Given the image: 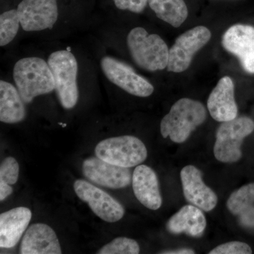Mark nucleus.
<instances>
[{
    "instance_id": "nucleus-18",
    "label": "nucleus",
    "mask_w": 254,
    "mask_h": 254,
    "mask_svg": "<svg viewBox=\"0 0 254 254\" xmlns=\"http://www.w3.org/2000/svg\"><path fill=\"white\" fill-rule=\"evenodd\" d=\"M27 115L26 104L11 80H0V121L14 125L24 121Z\"/></svg>"
},
{
    "instance_id": "nucleus-16",
    "label": "nucleus",
    "mask_w": 254,
    "mask_h": 254,
    "mask_svg": "<svg viewBox=\"0 0 254 254\" xmlns=\"http://www.w3.org/2000/svg\"><path fill=\"white\" fill-rule=\"evenodd\" d=\"M132 187L137 199L150 210H156L163 203L158 177L145 165H138L132 175Z\"/></svg>"
},
{
    "instance_id": "nucleus-5",
    "label": "nucleus",
    "mask_w": 254,
    "mask_h": 254,
    "mask_svg": "<svg viewBox=\"0 0 254 254\" xmlns=\"http://www.w3.org/2000/svg\"><path fill=\"white\" fill-rule=\"evenodd\" d=\"M125 45L131 61L141 69L153 73L167 68L170 49L158 34L136 26L127 32Z\"/></svg>"
},
{
    "instance_id": "nucleus-28",
    "label": "nucleus",
    "mask_w": 254,
    "mask_h": 254,
    "mask_svg": "<svg viewBox=\"0 0 254 254\" xmlns=\"http://www.w3.org/2000/svg\"><path fill=\"white\" fill-rule=\"evenodd\" d=\"M13 193V188L7 184L0 182V200L3 201Z\"/></svg>"
},
{
    "instance_id": "nucleus-1",
    "label": "nucleus",
    "mask_w": 254,
    "mask_h": 254,
    "mask_svg": "<svg viewBox=\"0 0 254 254\" xmlns=\"http://www.w3.org/2000/svg\"><path fill=\"white\" fill-rule=\"evenodd\" d=\"M43 54L46 57L55 78V93L64 109L77 106L82 91L99 82V70L94 56L83 48L52 41Z\"/></svg>"
},
{
    "instance_id": "nucleus-17",
    "label": "nucleus",
    "mask_w": 254,
    "mask_h": 254,
    "mask_svg": "<svg viewBox=\"0 0 254 254\" xmlns=\"http://www.w3.org/2000/svg\"><path fill=\"white\" fill-rule=\"evenodd\" d=\"M32 213L26 207H17L0 215V247L13 248L17 245L31 222Z\"/></svg>"
},
{
    "instance_id": "nucleus-29",
    "label": "nucleus",
    "mask_w": 254,
    "mask_h": 254,
    "mask_svg": "<svg viewBox=\"0 0 254 254\" xmlns=\"http://www.w3.org/2000/svg\"><path fill=\"white\" fill-rule=\"evenodd\" d=\"M163 254H195L194 251L190 250V249H180V250L166 251V252H161Z\"/></svg>"
},
{
    "instance_id": "nucleus-12",
    "label": "nucleus",
    "mask_w": 254,
    "mask_h": 254,
    "mask_svg": "<svg viewBox=\"0 0 254 254\" xmlns=\"http://www.w3.org/2000/svg\"><path fill=\"white\" fill-rule=\"evenodd\" d=\"M222 47L236 56L246 72L254 73V27L235 24L222 36Z\"/></svg>"
},
{
    "instance_id": "nucleus-14",
    "label": "nucleus",
    "mask_w": 254,
    "mask_h": 254,
    "mask_svg": "<svg viewBox=\"0 0 254 254\" xmlns=\"http://www.w3.org/2000/svg\"><path fill=\"white\" fill-rule=\"evenodd\" d=\"M207 107L210 116L220 123L237 118L238 109L235 99V85L230 76L220 78L209 95Z\"/></svg>"
},
{
    "instance_id": "nucleus-7",
    "label": "nucleus",
    "mask_w": 254,
    "mask_h": 254,
    "mask_svg": "<svg viewBox=\"0 0 254 254\" xmlns=\"http://www.w3.org/2000/svg\"><path fill=\"white\" fill-rule=\"evenodd\" d=\"M95 153L108 163L128 168L138 166L148 155L146 147L141 140L129 135L102 140L95 147Z\"/></svg>"
},
{
    "instance_id": "nucleus-4",
    "label": "nucleus",
    "mask_w": 254,
    "mask_h": 254,
    "mask_svg": "<svg viewBox=\"0 0 254 254\" xmlns=\"http://www.w3.org/2000/svg\"><path fill=\"white\" fill-rule=\"evenodd\" d=\"M103 81L110 88H115L138 98H148L155 87L139 74L131 64L109 51L97 40L95 54Z\"/></svg>"
},
{
    "instance_id": "nucleus-20",
    "label": "nucleus",
    "mask_w": 254,
    "mask_h": 254,
    "mask_svg": "<svg viewBox=\"0 0 254 254\" xmlns=\"http://www.w3.org/2000/svg\"><path fill=\"white\" fill-rule=\"evenodd\" d=\"M148 6L157 18L175 28L180 27L188 17L184 0H148Z\"/></svg>"
},
{
    "instance_id": "nucleus-2",
    "label": "nucleus",
    "mask_w": 254,
    "mask_h": 254,
    "mask_svg": "<svg viewBox=\"0 0 254 254\" xmlns=\"http://www.w3.org/2000/svg\"><path fill=\"white\" fill-rule=\"evenodd\" d=\"M15 9L21 23V35L48 41H57L91 23L84 15L64 12L59 0H21Z\"/></svg>"
},
{
    "instance_id": "nucleus-11",
    "label": "nucleus",
    "mask_w": 254,
    "mask_h": 254,
    "mask_svg": "<svg viewBox=\"0 0 254 254\" xmlns=\"http://www.w3.org/2000/svg\"><path fill=\"white\" fill-rule=\"evenodd\" d=\"M82 170L83 175L90 181L107 188H125L132 180L129 168L117 166L97 156L86 159Z\"/></svg>"
},
{
    "instance_id": "nucleus-25",
    "label": "nucleus",
    "mask_w": 254,
    "mask_h": 254,
    "mask_svg": "<svg viewBox=\"0 0 254 254\" xmlns=\"http://www.w3.org/2000/svg\"><path fill=\"white\" fill-rule=\"evenodd\" d=\"M113 7L118 11L140 14L144 11L148 0H110Z\"/></svg>"
},
{
    "instance_id": "nucleus-24",
    "label": "nucleus",
    "mask_w": 254,
    "mask_h": 254,
    "mask_svg": "<svg viewBox=\"0 0 254 254\" xmlns=\"http://www.w3.org/2000/svg\"><path fill=\"white\" fill-rule=\"evenodd\" d=\"M19 175V165L13 157H7L0 165V182L12 185L17 182Z\"/></svg>"
},
{
    "instance_id": "nucleus-26",
    "label": "nucleus",
    "mask_w": 254,
    "mask_h": 254,
    "mask_svg": "<svg viewBox=\"0 0 254 254\" xmlns=\"http://www.w3.org/2000/svg\"><path fill=\"white\" fill-rule=\"evenodd\" d=\"M251 247L247 244L240 242H230L215 247L209 254H250Z\"/></svg>"
},
{
    "instance_id": "nucleus-19",
    "label": "nucleus",
    "mask_w": 254,
    "mask_h": 254,
    "mask_svg": "<svg viewBox=\"0 0 254 254\" xmlns=\"http://www.w3.org/2000/svg\"><path fill=\"white\" fill-rule=\"evenodd\" d=\"M205 227L206 220L204 214L201 209L193 205L182 207L167 223V228L170 233H185L192 237L201 235Z\"/></svg>"
},
{
    "instance_id": "nucleus-9",
    "label": "nucleus",
    "mask_w": 254,
    "mask_h": 254,
    "mask_svg": "<svg viewBox=\"0 0 254 254\" xmlns=\"http://www.w3.org/2000/svg\"><path fill=\"white\" fill-rule=\"evenodd\" d=\"M210 38L211 32L203 26H196L180 35L169 50L167 70L174 73L186 71L195 53L203 48Z\"/></svg>"
},
{
    "instance_id": "nucleus-8",
    "label": "nucleus",
    "mask_w": 254,
    "mask_h": 254,
    "mask_svg": "<svg viewBox=\"0 0 254 254\" xmlns=\"http://www.w3.org/2000/svg\"><path fill=\"white\" fill-rule=\"evenodd\" d=\"M254 131V122L248 117L224 122L218 127L213 152L218 161L235 163L242 158V142Z\"/></svg>"
},
{
    "instance_id": "nucleus-6",
    "label": "nucleus",
    "mask_w": 254,
    "mask_h": 254,
    "mask_svg": "<svg viewBox=\"0 0 254 254\" xmlns=\"http://www.w3.org/2000/svg\"><path fill=\"white\" fill-rule=\"evenodd\" d=\"M205 119L204 105L197 100L182 98L161 120L160 132L164 138L169 136L175 143H184L197 127L204 123Z\"/></svg>"
},
{
    "instance_id": "nucleus-27",
    "label": "nucleus",
    "mask_w": 254,
    "mask_h": 254,
    "mask_svg": "<svg viewBox=\"0 0 254 254\" xmlns=\"http://www.w3.org/2000/svg\"><path fill=\"white\" fill-rule=\"evenodd\" d=\"M240 222L242 225L247 227H254V208L247 209L244 213L241 214Z\"/></svg>"
},
{
    "instance_id": "nucleus-3",
    "label": "nucleus",
    "mask_w": 254,
    "mask_h": 254,
    "mask_svg": "<svg viewBox=\"0 0 254 254\" xmlns=\"http://www.w3.org/2000/svg\"><path fill=\"white\" fill-rule=\"evenodd\" d=\"M11 81L26 105L41 97L56 95L53 71L43 53H31L15 60Z\"/></svg>"
},
{
    "instance_id": "nucleus-21",
    "label": "nucleus",
    "mask_w": 254,
    "mask_h": 254,
    "mask_svg": "<svg viewBox=\"0 0 254 254\" xmlns=\"http://www.w3.org/2000/svg\"><path fill=\"white\" fill-rule=\"evenodd\" d=\"M21 33V23L14 8L0 14V47L6 48L14 43Z\"/></svg>"
},
{
    "instance_id": "nucleus-15",
    "label": "nucleus",
    "mask_w": 254,
    "mask_h": 254,
    "mask_svg": "<svg viewBox=\"0 0 254 254\" xmlns=\"http://www.w3.org/2000/svg\"><path fill=\"white\" fill-rule=\"evenodd\" d=\"M21 254H61L59 240L53 229L46 224L31 225L23 235Z\"/></svg>"
},
{
    "instance_id": "nucleus-10",
    "label": "nucleus",
    "mask_w": 254,
    "mask_h": 254,
    "mask_svg": "<svg viewBox=\"0 0 254 254\" xmlns=\"http://www.w3.org/2000/svg\"><path fill=\"white\" fill-rule=\"evenodd\" d=\"M73 189L78 198L86 202L92 211L104 221L115 222L123 218V205L104 190L84 180H76Z\"/></svg>"
},
{
    "instance_id": "nucleus-13",
    "label": "nucleus",
    "mask_w": 254,
    "mask_h": 254,
    "mask_svg": "<svg viewBox=\"0 0 254 254\" xmlns=\"http://www.w3.org/2000/svg\"><path fill=\"white\" fill-rule=\"evenodd\" d=\"M184 195L190 203L205 212L213 210L218 197L203 182L201 172L193 165H187L180 173Z\"/></svg>"
},
{
    "instance_id": "nucleus-22",
    "label": "nucleus",
    "mask_w": 254,
    "mask_h": 254,
    "mask_svg": "<svg viewBox=\"0 0 254 254\" xmlns=\"http://www.w3.org/2000/svg\"><path fill=\"white\" fill-rule=\"evenodd\" d=\"M254 203V183L245 185L235 190L227 200V206L233 215H241Z\"/></svg>"
},
{
    "instance_id": "nucleus-23",
    "label": "nucleus",
    "mask_w": 254,
    "mask_h": 254,
    "mask_svg": "<svg viewBox=\"0 0 254 254\" xmlns=\"http://www.w3.org/2000/svg\"><path fill=\"white\" fill-rule=\"evenodd\" d=\"M140 247L136 241L127 237H118L103 246L98 254H138Z\"/></svg>"
}]
</instances>
